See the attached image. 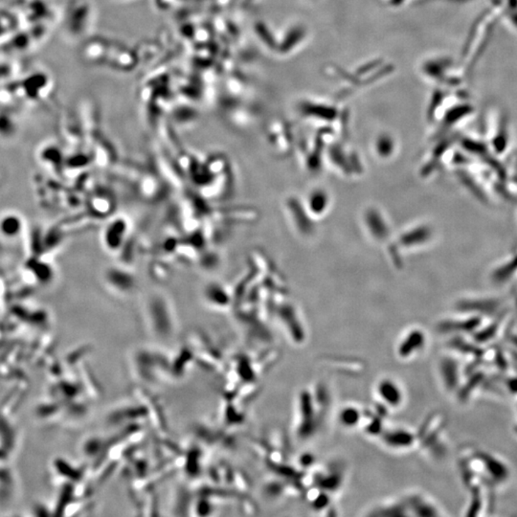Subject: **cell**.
<instances>
[{"mask_svg": "<svg viewBox=\"0 0 517 517\" xmlns=\"http://www.w3.org/2000/svg\"><path fill=\"white\" fill-rule=\"evenodd\" d=\"M19 99L38 102L45 99L50 90V79L43 71L36 70L27 73L13 82Z\"/></svg>", "mask_w": 517, "mask_h": 517, "instance_id": "6da1fadb", "label": "cell"}, {"mask_svg": "<svg viewBox=\"0 0 517 517\" xmlns=\"http://www.w3.org/2000/svg\"><path fill=\"white\" fill-rule=\"evenodd\" d=\"M376 394L381 403L390 407H398L403 403V392L398 382L392 379H382L376 386Z\"/></svg>", "mask_w": 517, "mask_h": 517, "instance_id": "7a4b0ae2", "label": "cell"}, {"mask_svg": "<svg viewBox=\"0 0 517 517\" xmlns=\"http://www.w3.org/2000/svg\"><path fill=\"white\" fill-rule=\"evenodd\" d=\"M338 417H339L338 420H339L340 425L346 428H354L361 420V415H360L359 409L351 406L343 408Z\"/></svg>", "mask_w": 517, "mask_h": 517, "instance_id": "3957f363", "label": "cell"}]
</instances>
